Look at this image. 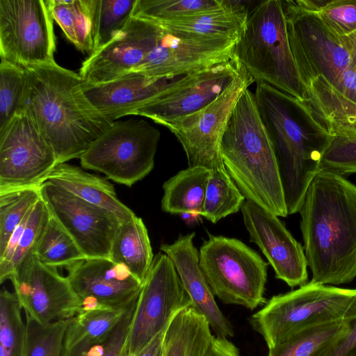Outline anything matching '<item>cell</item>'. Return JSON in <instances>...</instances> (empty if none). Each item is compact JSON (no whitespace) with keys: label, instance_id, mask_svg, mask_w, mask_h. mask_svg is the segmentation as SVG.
<instances>
[{"label":"cell","instance_id":"44dd1931","mask_svg":"<svg viewBox=\"0 0 356 356\" xmlns=\"http://www.w3.org/2000/svg\"><path fill=\"white\" fill-rule=\"evenodd\" d=\"M195 236V232L179 234L172 243H162L160 250L172 261L192 307L207 319L214 335L222 338L233 337V326L217 305L200 267L199 252L193 243Z\"/></svg>","mask_w":356,"mask_h":356},{"label":"cell","instance_id":"83f0119b","mask_svg":"<svg viewBox=\"0 0 356 356\" xmlns=\"http://www.w3.org/2000/svg\"><path fill=\"white\" fill-rule=\"evenodd\" d=\"M137 300L130 305L121 307L97 305L82 307L81 312L70 319L64 348L81 343H93L104 339Z\"/></svg>","mask_w":356,"mask_h":356},{"label":"cell","instance_id":"7bdbcfd3","mask_svg":"<svg viewBox=\"0 0 356 356\" xmlns=\"http://www.w3.org/2000/svg\"><path fill=\"white\" fill-rule=\"evenodd\" d=\"M356 134V114L348 115L328 121L316 134L323 139L328 136Z\"/></svg>","mask_w":356,"mask_h":356},{"label":"cell","instance_id":"9c48e42d","mask_svg":"<svg viewBox=\"0 0 356 356\" xmlns=\"http://www.w3.org/2000/svg\"><path fill=\"white\" fill-rule=\"evenodd\" d=\"M160 137L144 120L114 121L81 156V167L131 187L152 170Z\"/></svg>","mask_w":356,"mask_h":356},{"label":"cell","instance_id":"8d00e7d4","mask_svg":"<svg viewBox=\"0 0 356 356\" xmlns=\"http://www.w3.org/2000/svg\"><path fill=\"white\" fill-rule=\"evenodd\" d=\"M135 3L136 0H96L92 54L107 44L121 31L131 17Z\"/></svg>","mask_w":356,"mask_h":356},{"label":"cell","instance_id":"4fadbf2b","mask_svg":"<svg viewBox=\"0 0 356 356\" xmlns=\"http://www.w3.org/2000/svg\"><path fill=\"white\" fill-rule=\"evenodd\" d=\"M56 164L51 147L24 110L0 129V193L40 187Z\"/></svg>","mask_w":356,"mask_h":356},{"label":"cell","instance_id":"ffe728a7","mask_svg":"<svg viewBox=\"0 0 356 356\" xmlns=\"http://www.w3.org/2000/svg\"><path fill=\"white\" fill-rule=\"evenodd\" d=\"M67 269L82 307L130 305L138 298L143 284L127 267L108 258H86Z\"/></svg>","mask_w":356,"mask_h":356},{"label":"cell","instance_id":"ee69618b","mask_svg":"<svg viewBox=\"0 0 356 356\" xmlns=\"http://www.w3.org/2000/svg\"><path fill=\"white\" fill-rule=\"evenodd\" d=\"M325 356H356V318L350 322L346 335Z\"/></svg>","mask_w":356,"mask_h":356},{"label":"cell","instance_id":"484cf974","mask_svg":"<svg viewBox=\"0 0 356 356\" xmlns=\"http://www.w3.org/2000/svg\"><path fill=\"white\" fill-rule=\"evenodd\" d=\"M147 229L137 216L122 222L113 243L111 259L122 264L143 284L154 259Z\"/></svg>","mask_w":356,"mask_h":356},{"label":"cell","instance_id":"bcb514c9","mask_svg":"<svg viewBox=\"0 0 356 356\" xmlns=\"http://www.w3.org/2000/svg\"><path fill=\"white\" fill-rule=\"evenodd\" d=\"M165 331V330H164ZM164 331L155 337L140 353L136 356H161L162 341ZM122 356L124 355L123 353Z\"/></svg>","mask_w":356,"mask_h":356},{"label":"cell","instance_id":"2e32d148","mask_svg":"<svg viewBox=\"0 0 356 356\" xmlns=\"http://www.w3.org/2000/svg\"><path fill=\"white\" fill-rule=\"evenodd\" d=\"M39 189L50 213L72 237L86 259H111L113 243L122 222L115 215L48 181Z\"/></svg>","mask_w":356,"mask_h":356},{"label":"cell","instance_id":"603a6c76","mask_svg":"<svg viewBox=\"0 0 356 356\" xmlns=\"http://www.w3.org/2000/svg\"><path fill=\"white\" fill-rule=\"evenodd\" d=\"M115 215L121 222L136 214L118 197L113 185L105 178L90 174L67 163H58L46 181Z\"/></svg>","mask_w":356,"mask_h":356},{"label":"cell","instance_id":"8992f818","mask_svg":"<svg viewBox=\"0 0 356 356\" xmlns=\"http://www.w3.org/2000/svg\"><path fill=\"white\" fill-rule=\"evenodd\" d=\"M356 318V289L312 282L273 296L250 318L268 349L296 334L328 323Z\"/></svg>","mask_w":356,"mask_h":356},{"label":"cell","instance_id":"cb8c5ba5","mask_svg":"<svg viewBox=\"0 0 356 356\" xmlns=\"http://www.w3.org/2000/svg\"><path fill=\"white\" fill-rule=\"evenodd\" d=\"M213 337L207 319L190 306L177 314L166 327L161 356H206Z\"/></svg>","mask_w":356,"mask_h":356},{"label":"cell","instance_id":"d590c367","mask_svg":"<svg viewBox=\"0 0 356 356\" xmlns=\"http://www.w3.org/2000/svg\"><path fill=\"white\" fill-rule=\"evenodd\" d=\"M40 187L0 193V257L17 226L40 199Z\"/></svg>","mask_w":356,"mask_h":356},{"label":"cell","instance_id":"e575fe53","mask_svg":"<svg viewBox=\"0 0 356 356\" xmlns=\"http://www.w3.org/2000/svg\"><path fill=\"white\" fill-rule=\"evenodd\" d=\"M70 319L42 323L26 315L24 356H63L65 338Z\"/></svg>","mask_w":356,"mask_h":356},{"label":"cell","instance_id":"f6af8a7d","mask_svg":"<svg viewBox=\"0 0 356 356\" xmlns=\"http://www.w3.org/2000/svg\"><path fill=\"white\" fill-rule=\"evenodd\" d=\"M206 356H241L238 349L227 338L214 335Z\"/></svg>","mask_w":356,"mask_h":356},{"label":"cell","instance_id":"30bf717a","mask_svg":"<svg viewBox=\"0 0 356 356\" xmlns=\"http://www.w3.org/2000/svg\"><path fill=\"white\" fill-rule=\"evenodd\" d=\"M190 306L191 300L172 261L165 253H157L142 284L123 355L136 356Z\"/></svg>","mask_w":356,"mask_h":356},{"label":"cell","instance_id":"5b68a950","mask_svg":"<svg viewBox=\"0 0 356 356\" xmlns=\"http://www.w3.org/2000/svg\"><path fill=\"white\" fill-rule=\"evenodd\" d=\"M234 56L254 81L265 83L298 103L305 101L282 1H261L250 12Z\"/></svg>","mask_w":356,"mask_h":356},{"label":"cell","instance_id":"60d3db41","mask_svg":"<svg viewBox=\"0 0 356 356\" xmlns=\"http://www.w3.org/2000/svg\"><path fill=\"white\" fill-rule=\"evenodd\" d=\"M50 216L47 206L40 197L31 211L8 268L4 281L10 280L16 268L29 255L34 252Z\"/></svg>","mask_w":356,"mask_h":356},{"label":"cell","instance_id":"74e56055","mask_svg":"<svg viewBox=\"0 0 356 356\" xmlns=\"http://www.w3.org/2000/svg\"><path fill=\"white\" fill-rule=\"evenodd\" d=\"M26 79V69L8 60L0 63V129L19 111Z\"/></svg>","mask_w":356,"mask_h":356},{"label":"cell","instance_id":"8fae6325","mask_svg":"<svg viewBox=\"0 0 356 356\" xmlns=\"http://www.w3.org/2000/svg\"><path fill=\"white\" fill-rule=\"evenodd\" d=\"M50 0H0V58L26 68L55 61Z\"/></svg>","mask_w":356,"mask_h":356},{"label":"cell","instance_id":"d4e9b609","mask_svg":"<svg viewBox=\"0 0 356 356\" xmlns=\"http://www.w3.org/2000/svg\"><path fill=\"white\" fill-rule=\"evenodd\" d=\"M243 3L241 1L227 0V5L222 8L158 24L170 31L237 41L250 12Z\"/></svg>","mask_w":356,"mask_h":356},{"label":"cell","instance_id":"4316f807","mask_svg":"<svg viewBox=\"0 0 356 356\" xmlns=\"http://www.w3.org/2000/svg\"><path fill=\"white\" fill-rule=\"evenodd\" d=\"M210 175L203 167H188L177 172L163 184L161 209L171 214L200 216Z\"/></svg>","mask_w":356,"mask_h":356},{"label":"cell","instance_id":"7c38bea8","mask_svg":"<svg viewBox=\"0 0 356 356\" xmlns=\"http://www.w3.org/2000/svg\"><path fill=\"white\" fill-rule=\"evenodd\" d=\"M253 82L243 67L213 102L165 125L181 143L189 168L203 167L210 171L226 170L221 156V140L238 98Z\"/></svg>","mask_w":356,"mask_h":356},{"label":"cell","instance_id":"7402d4cb","mask_svg":"<svg viewBox=\"0 0 356 356\" xmlns=\"http://www.w3.org/2000/svg\"><path fill=\"white\" fill-rule=\"evenodd\" d=\"M184 76L148 78L127 73L113 81L91 84L83 82L91 104L103 115L115 120L132 113L161 96Z\"/></svg>","mask_w":356,"mask_h":356},{"label":"cell","instance_id":"ac0fdd59","mask_svg":"<svg viewBox=\"0 0 356 356\" xmlns=\"http://www.w3.org/2000/svg\"><path fill=\"white\" fill-rule=\"evenodd\" d=\"M161 31L158 23L131 15L121 31L82 63L79 76L85 83L96 84L130 72L156 47Z\"/></svg>","mask_w":356,"mask_h":356},{"label":"cell","instance_id":"3957f363","mask_svg":"<svg viewBox=\"0 0 356 356\" xmlns=\"http://www.w3.org/2000/svg\"><path fill=\"white\" fill-rule=\"evenodd\" d=\"M220 152L227 172L247 200L278 217L289 215L273 146L248 88L234 106Z\"/></svg>","mask_w":356,"mask_h":356},{"label":"cell","instance_id":"6da1fadb","mask_svg":"<svg viewBox=\"0 0 356 356\" xmlns=\"http://www.w3.org/2000/svg\"><path fill=\"white\" fill-rule=\"evenodd\" d=\"M311 282L340 285L356 277V186L320 170L299 211Z\"/></svg>","mask_w":356,"mask_h":356},{"label":"cell","instance_id":"52a82bcc","mask_svg":"<svg viewBox=\"0 0 356 356\" xmlns=\"http://www.w3.org/2000/svg\"><path fill=\"white\" fill-rule=\"evenodd\" d=\"M290 48L301 83L323 76L346 98L356 102V72L341 39L314 14L282 1Z\"/></svg>","mask_w":356,"mask_h":356},{"label":"cell","instance_id":"b9f144b4","mask_svg":"<svg viewBox=\"0 0 356 356\" xmlns=\"http://www.w3.org/2000/svg\"><path fill=\"white\" fill-rule=\"evenodd\" d=\"M311 14L316 15L330 33L339 38L356 31V0H325Z\"/></svg>","mask_w":356,"mask_h":356},{"label":"cell","instance_id":"d6986e66","mask_svg":"<svg viewBox=\"0 0 356 356\" xmlns=\"http://www.w3.org/2000/svg\"><path fill=\"white\" fill-rule=\"evenodd\" d=\"M241 210L250 241L266 257L275 277L291 288L306 284L308 265L305 250L278 216L248 200Z\"/></svg>","mask_w":356,"mask_h":356},{"label":"cell","instance_id":"e0dca14e","mask_svg":"<svg viewBox=\"0 0 356 356\" xmlns=\"http://www.w3.org/2000/svg\"><path fill=\"white\" fill-rule=\"evenodd\" d=\"M242 68L239 60L234 57L230 60L185 75L161 96L136 110L132 115L148 118L165 126L213 102Z\"/></svg>","mask_w":356,"mask_h":356},{"label":"cell","instance_id":"4dcf8cb0","mask_svg":"<svg viewBox=\"0 0 356 356\" xmlns=\"http://www.w3.org/2000/svg\"><path fill=\"white\" fill-rule=\"evenodd\" d=\"M33 253L41 263L56 268H67L86 259L72 237L51 214Z\"/></svg>","mask_w":356,"mask_h":356},{"label":"cell","instance_id":"ab89813d","mask_svg":"<svg viewBox=\"0 0 356 356\" xmlns=\"http://www.w3.org/2000/svg\"><path fill=\"white\" fill-rule=\"evenodd\" d=\"M137 300L106 337L93 343L64 348L63 356H122Z\"/></svg>","mask_w":356,"mask_h":356},{"label":"cell","instance_id":"f35d334b","mask_svg":"<svg viewBox=\"0 0 356 356\" xmlns=\"http://www.w3.org/2000/svg\"><path fill=\"white\" fill-rule=\"evenodd\" d=\"M320 170L330 171L343 177L356 173V134L325 137Z\"/></svg>","mask_w":356,"mask_h":356},{"label":"cell","instance_id":"f1b7e54d","mask_svg":"<svg viewBox=\"0 0 356 356\" xmlns=\"http://www.w3.org/2000/svg\"><path fill=\"white\" fill-rule=\"evenodd\" d=\"M54 20L81 51L92 54L96 0H50Z\"/></svg>","mask_w":356,"mask_h":356},{"label":"cell","instance_id":"277c9868","mask_svg":"<svg viewBox=\"0 0 356 356\" xmlns=\"http://www.w3.org/2000/svg\"><path fill=\"white\" fill-rule=\"evenodd\" d=\"M254 95L275 156L288 214L296 213L320 171L323 139L304 127L293 98L261 82Z\"/></svg>","mask_w":356,"mask_h":356},{"label":"cell","instance_id":"1f68e13d","mask_svg":"<svg viewBox=\"0 0 356 356\" xmlns=\"http://www.w3.org/2000/svg\"><path fill=\"white\" fill-rule=\"evenodd\" d=\"M245 199L226 170L211 171L200 216L216 223L238 212Z\"/></svg>","mask_w":356,"mask_h":356},{"label":"cell","instance_id":"7dc6e473","mask_svg":"<svg viewBox=\"0 0 356 356\" xmlns=\"http://www.w3.org/2000/svg\"><path fill=\"white\" fill-rule=\"evenodd\" d=\"M340 38L350 54L352 68L356 72V31L348 36Z\"/></svg>","mask_w":356,"mask_h":356},{"label":"cell","instance_id":"836d02e7","mask_svg":"<svg viewBox=\"0 0 356 356\" xmlns=\"http://www.w3.org/2000/svg\"><path fill=\"white\" fill-rule=\"evenodd\" d=\"M15 293L6 289L0 293V356H24L26 323Z\"/></svg>","mask_w":356,"mask_h":356},{"label":"cell","instance_id":"d6a6232c","mask_svg":"<svg viewBox=\"0 0 356 356\" xmlns=\"http://www.w3.org/2000/svg\"><path fill=\"white\" fill-rule=\"evenodd\" d=\"M227 0H136L132 16L163 23L222 8Z\"/></svg>","mask_w":356,"mask_h":356},{"label":"cell","instance_id":"5bb4252c","mask_svg":"<svg viewBox=\"0 0 356 356\" xmlns=\"http://www.w3.org/2000/svg\"><path fill=\"white\" fill-rule=\"evenodd\" d=\"M161 28L156 47L129 73L154 79L185 76L234 57L236 40Z\"/></svg>","mask_w":356,"mask_h":356},{"label":"cell","instance_id":"f546056e","mask_svg":"<svg viewBox=\"0 0 356 356\" xmlns=\"http://www.w3.org/2000/svg\"><path fill=\"white\" fill-rule=\"evenodd\" d=\"M350 322L335 321L301 331L268 349L267 356H325L346 335Z\"/></svg>","mask_w":356,"mask_h":356},{"label":"cell","instance_id":"7a4b0ae2","mask_svg":"<svg viewBox=\"0 0 356 356\" xmlns=\"http://www.w3.org/2000/svg\"><path fill=\"white\" fill-rule=\"evenodd\" d=\"M20 109L51 147L57 164L79 159L114 122L88 100L79 74L56 61L28 67Z\"/></svg>","mask_w":356,"mask_h":356},{"label":"cell","instance_id":"9a60e30c","mask_svg":"<svg viewBox=\"0 0 356 356\" xmlns=\"http://www.w3.org/2000/svg\"><path fill=\"white\" fill-rule=\"evenodd\" d=\"M10 280L25 315L40 323L70 319L81 310V300L67 277L41 263L33 252L16 268Z\"/></svg>","mask_w":356,"mask_h":356},{"label":"cell","instance_id":"ba28073f","mask_svg":"<svg viewBox=\"0 0 356 356\" xmlns=\"http://www.w3.org/2000/svg\"><path fill=\"white\" fill-rule=\"evenodd\" d=\"M199 264L213 293L224 304L252 310L266 302L268 264L240 240L209 234L200 246Z\"/></svg>","mask_w":356,"mask_h":356}]
</instances>
